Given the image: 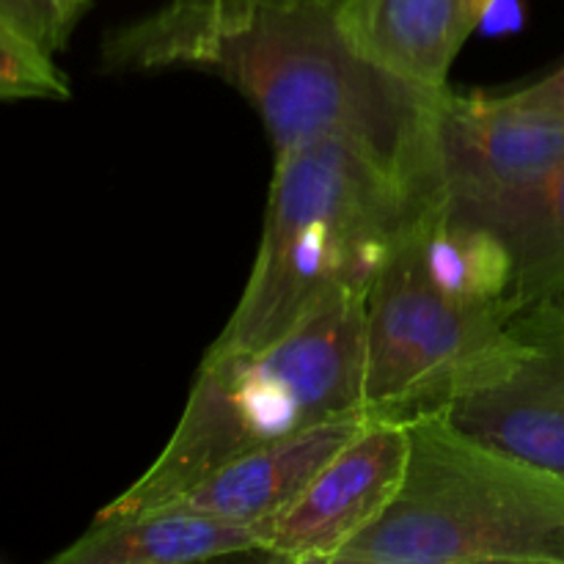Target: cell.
Returning <instances> with one entry per match:
<instances>
[{"label": "cell", "mask_w": 564, "mask_h": 564, "mask_svg": "<svg viewBox=\"0 0 564 564\" xmlns=\"http://www.w3.org/2000/svg\"><path fill=\"white\" fill-rule=\"evenodd\" d=\"M339 0H268L218 14L193 0L105 36L108 72L198 69L229 83L262 119L273 158L347 138L430 193V119L441 94L369 61L339 22Z\"/></svg>", "instance_id": "6da1fadb"}, {"label": "cell", "mask_w": 564, "mask_h": 564, "mask_svg": "<svg viewBox=\"0 0 564 564\" xmlns=\"http://www.w3.org/2000/svg\"><path fill=\"white\" fill-rule=\"evenodd\" d=\"M430 202L394 165L347 138L273 158L251 275L207 352L264 347L339 292L369 295Z\"/></svg>", "instance_id": "7a4b0ae2"}, {"label": "cell", "mask_w": 564, "mask_h": 564, "mask_svg": "<svg viewBox=\"0 0 564 564\" xmlns=\"http://www.w3.org/2000/svg\"><path fill=\"white\" fill-rule=\"evenodd\" d=\"M364 325L367 295L339 292L270 345L207 352L160 455L97 516L165 507L229 460L361 413Z\"/></svg>", "instance_id": "3957f363"}, {"label": "cell", "mask_w": 564, "mask_h": 564, "mask_svg": "<svg viewBox=\"0 0 564 564\" xmlns=\"http://www.w3.org/2000/svg\"><path fill=\"white\" fill-rule=\"evenodd\" d=\"M408 435L400 494L334 564H564V474L444 413L408 422Z\"/></svg>", "instance_id": "277c9868"}, {"label": "cell", "mask_w": 564, "mask_h": 564, "mask_svg": "<svg viewBox=\"0 0 564 564\" xmlns=\"http://www.w3.org/2000/svg\"><path fill=\"white\" fill-rule=\"evenodd\" d=\"M521 312L449 301L400 251L367 295L361 413L408 424L499 383L529 350Z\"/></svg>", "instance_id": "5b68a950"}, {"label": "cell", "mask_w": 564, "mask_h": 564, "mask_svg": "<svg viewBox=\"0 0 564 564\" xmlns=\"http://www.w3.org/2000/svg\"><path fill=\"white\" fill-rule=\"evenodd\" d=\"M564 160V113L516 94L446 88L430 119L433 202L479 215L532 191Z\"/></svg>", "instance_id": "8992f818"}, {"label": "cell", "mask_w": 564, "mask_h": 564, "mask_svg": "<svg viewBox=\"0 0 564 564\" xmlns=\"http://www.w3.org/2000/svg\"><path fill=\"white\" fill-rule=\"evenodd\" d=\"M408 424L367 419L358 435L286 510L257 523V554L292 564H334L405 482Z\"/></svg>", "instance_id": "52a82bcc"}, {"label": "cell", "mask_w": 564, "mask_h": 564, "mask_svg": "<svg viewBox=\"0 0 564 564\" xmlns=\"http://www.w3.org/2000/svg\"><path fill=\"white\" fill-rule=\"evenodd\" d=\"M529 350L507 378L444 413L466 433L564 474V297L521 312Z\"/></svg>", "instance_id": "ba28073f"}, {"label": "cell", "mask_w": 564, "mask_h": 564, "mask_svg": "<svg viewBox=\"0 0 564 564\" xmlns=\"http://www.w3.org/2000/svg\"><path fill=\"white\" fill-rule=\"evenodd\" d=\"M367 424L364 413L328 419L229 460L171 505L257 527L292 505Z\"/></svg>", "instance_id": "9c48e42d"}, {"label": "cell", "mask_w": 564, "mask_h": 564, "mask_svg": "<svg viewBox=\"0 0 564 564\" xmlns=\"http://www.w3.org/2000/svg\"><path fill=\"white\" fill-rule=\"evenodd\" d=\"M496 0H339L350 42L400 80L430 94L449 88V72Z\"/></svg>", "instance_id": "30bf717a"}, {"label": "cell", "mask_w": 564, "mask_h": 564, "mask_svg": "<svg viewBox=\"0 0 564 564\" xmlns=\"http://www.w3.org/2000/svg\"><path fill=\"white\" fill-rule=\"evenodd\" d=\"M257 551L253 527L182 505L124 518L94 516L91 527L53 556L55 564H193Z\"/></svg>", "instance_id": "8fae6325"}, {"label": "cell", "mask_w": 564, "mask_h": 564, "mask_svg": "<svg viewBox=\"0 0 564 564\" xmlns=\"http://www.w3.org/2000/svg\"><path fill=\"white\" fill-rule=\"evenodd\" d=\"M402 251L416 273L449 301L466 306L512 301L516 259L505 237L485 220L430 202L413 220Z\"/></svg>", "instance_id": "7c38bea8"}, {"label": "cell", "mask_w": 564, "mask_h": 564, "mask_svg": "<svg viewBox=\"0 0 564 564\" xmlns=\"http://www.w3.org/2000/svg\"><path fill=\"white\" fill-rule=\"evenodd\" d=\"M471 218L494 226L510 246L518 306L564 297V160L532 191Z\"/></svg>", "instance_id": "4fadbf2b"}, {"label": "cell", "mask_w": 564, "mask_h": 564, "mask_svg": "<svg viewBox=\"0 0 564 564\" xmlns=\"http://www.w3.org/2000/svg\"><path fill=\"white\" fill-rule=\"evenodd\" d=\"M55 55L0 20V99H69Z\"/></svg>", "instance_id": "5bb4252c"}, {"label": "cell", "mask_w": 564, "mask_h": 564, "mask_svg": "<svg viewBox=\"0 0 564 564\" xmlns=\"http://www.w3.org/2000/svg\"><path fill=\"white\" fill-rule=\"evenodd\" d=\"M0 20L9 22L28 39L42 44L50 53H58L66 44L69 33L61 25L53 0H0Z\"/></svg>", "instance_id": "9a60e30c"}, {"label": "cell", "mask_w": 564, "mask_h": 564, "mask_svg": "<svg viewBox=\"0 0 564 564\" xmlns=\"http://www.w3.org/2000/svg\"><path fill=\"white\" fill-rule=\"evenodd\" d=\"M512 94L529 105H538V108L560 110V113H564V64L556 66V69L549 72L545 77H540V80L516 88Z\"/></svg>", "instance_id": "2e32d148"}, {"label": "cell", "mask_w": 564, "mask_h": 564, "mask_svg": "<svg viewBox=\"0 0 564 564\" xmlns=\"http://www.w3.org/2000/svg\"><path fill=\"white\" fill-rule=\"evenodd\" d=\"M53 3H55V11H58L61 25H64L66 33H72L75 22L80 20L83 11L88 9V0H53Z\"/></svg>", "instance_id": "e0dca14e"}, {"label": "cell", "mask_w": 564, "mask_h": 564, "mask_svg": "<svg viewBox=\"0 0 564 564\" xmlns=\"http://www.w3.org/2000/svg\"><path fill=\"white\" fill-rule=\"evenodd\" d=\"M193 3H204L209 6L218 14H240V11L253 9L259 3H268V0H193Z\"/></svg>", "instance_id": "ac0fdd59"}]
</instances>
